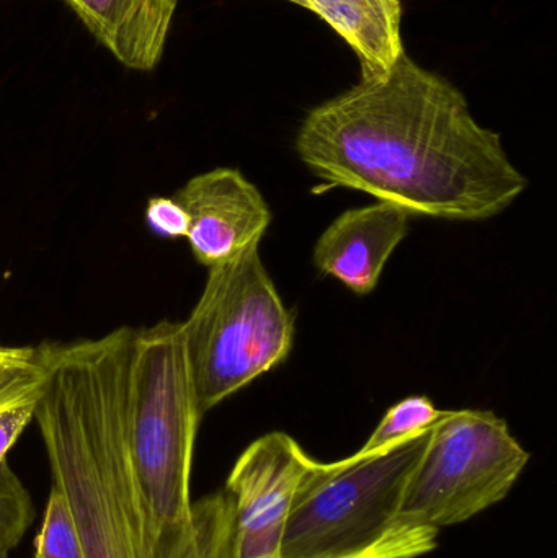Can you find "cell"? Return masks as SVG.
Returning a JSON list of instances; mask_svg holds the SVG:
<instances>
[{"label":"cell","instance_id":"6da1fadb","mask_svg":"<svg viewBox=\"0 0 557 558\" xmlns=\"http://www.w3.org/2000/svg\"><path fill=\"white\" fill-rule=\"evenodd\" d=\"M296 153L329 186L448 221L494 218L529 185L460 88L405 52L388 71H362L353 87L313 108Z\"/></svg>","mask_w":557,"mask_h":558},{"label":"cell","instance_id":"7a4b0ae2","mask_svg":"<svg viewBox=\"0 0 557 558\" xmlns=\"http://www.w3.org/2000/svg\"><path fill=\"white\" fill-rule=\"evenodd\" d=\"M133 328L58 344L36 407L52 484L77 524L85 558H235L234 498L192 504L183 523L154 526L128 446Z\"/></svg>","mask_w":557,"mask_h":558},{"label":"cell","instance_id":"3957f363","mask_svg":"<svg viewBox=\"0 0 557 558\" xmlns=\"http://www.w3.org/2000/svg\"><path fill=\"white\" fill-rule=\"evenodd\" d=\"M431 432L372 454L314 461L294 494L280 558H419L435 550L438 533L401 517Z\"/></svg>","mask_w":557,"mask_h":558},{"label":"cell","instance_id":"277c9868","mask_svg":"<svg viewBox=\"0 0 557 558\" xmlns=\"http://www.w3.org/2000/svg\"><path fill=\"white\" fill-rule=\"evenodd\" d=\"M203 415L180 322L134 330L128 374V446L154 526L192 514L193 451Z\"/></svg>","mask_w":557,"mask_h":558},{"label":"cell","instance_id":"5b68a950","mask_svg":"<svg viewBox=\"0 0 557 558\" xmlns=\"http://www.w3.org/2000/svg\"><path fill=\"white\" fill-rule=\"evenodd\" d=\"M180 324L202 415L280 366L293 348L294 314L262 262L261 245L209 268L195 308Z\"/></svg>","mask_w":557,"mask_h":558},{"label":"cell","instance_id":"8992f818","mask_svg":"<svg viewBox=\"0 0 557 558\" xmlns=\"http://www.w3.org/2000/svg\"><path fill=\"white\" fill-rule=\"evenodd\" d=\"M529 462L530 452L496 413L445 410L409 481L402 520L435 533L470 521L502 501Z\"/></svg>","mask_w":557,"mask_h":558},{"label":"cell","instance_id":"52a82bcc","mask_svg":"<svg viewBox=\"0 0 557 558\" xmlns=\"http://www.w3.org/2000/svg\"><path fill=\"white\" fill-rule=\"evenodd\" d=\"M314 461L283 432L261 436L239 456L226 482L234 498L235 558H280L294 494Z\"/></svg>","mask_w":557,"mask_h":558},{"label":"cell","instance_id":"ba28073f","mask_svg":"<svg viewBox=\"0 0 557 558\" xmlns=\"http://www.w3.org/2000/svg\"><path fill=\"white\" fill-rule=\"evenodd\" d=\"M189 216L186 241L203 267L228 264L261 245L271 211L261 190L239 170L199 173L173 196Z\"/></svg>","mask_w":557,"mask_h":558},{"label":"cell","instance_id":"9c48e42d","mask_svg":"<svg viewBox=\"0 0 557 558\" xmlns=\"http://www.w3.org/2000/svg\"><path fill=\"white\" fill-rule=\"evenodd\" d=\"M411 218L404 208L388 202L342 213L317 239L314 267L356 295L370 294L408 235Z\"/></svg>","mask_w":557,"mask_h":558},{"label":"cell","instance_id":"30bf717a","mask_svg":"<svg viewBox=\"0 0 557 558\" xmlns=\"http://www.w3.org/2000/svg\"><path fill=\"white\" fill-rule=\"evenodd\" d=\"M120 64L154 71L162 59L177 0H62Z\"/></svg>","mask_w":557,"mask_h":558},{"label":"cell","instance_id":"8fae6325","mask_svg":"<svg viewBox=\"0 0 557 558\" xmlns=\"http://www.w3.org/2000/svg\"><path fill=\"white\" fill-rule=\"evenodd\" d=\"M359 58L362 71H388L402 54L401 0H304Z\"/></svg>","mask_w":557,"mask_h":558},{"label":"cell","instance_id":"7c38bea8","mask_svg":"<svg viewBox=\"0 0 557 558\" xmlns=\"http://www.w3.org/2000/svg\"><path fill=\"white\" fill-rule=\"evenodd\" d=\"M56 351V343L0 344V410L41 397Z\"/></svg>","mask_w":557,"mask_h":558},{"label":"cell","instance_id":"4fadbf2b","mask_svg":"<svg viewBox=\"0 0 557 558\" xmlns=\"http://www.w3.org/2000/svg\"><path fill=\"white\" fill-rule=\"evenodd\" d=\"M428 397L411 396L392 405L366 439L359 454H372L432 428L444 416Z\"/></svg>","mask_w":557,"mask_h":558},{"label":"cell","instance_id":"5bb4252c","mask_svg":"<svg viewBox=\"0 0 557 558\" xmlns=\"http://www.w3.org/2000/svg\"><path fill=\"white\" fill-rule=\"evenodd\" d=\"M33 558H85L74 514L58 485H51Z\"/></svg>","mask_w":557,"mask_h":558},{"label":"cell","instance_id":"9a60e30c","mask_svg":"<svg viewBox=\"0 0 557 558\" xmlns=\"http://www.w3.org/2000/svg\"><path fill=\"white\" fill-rule=\"evenodd\" d=\"M35 520L32 495L12 471L0 462V558H9Z\"/></svg>","mask_w":557,"mask_h":558},{"label":"cell","instance_id":"2e32d148","mask_svg":"<svg viewBox=\"0 0 557 558\" xmlns=\"http://www.w3.org/2000/svg\"><path fill=\"white\" fill-rule=\"evenodd\" d=\"M147 228L162 239H185L189 232V216L175 198L153 196L144 213Z\"/></svg>","mask_w":557,"mask_h":558},{"label":"cell","instance_id":"e0dca14e","mask_svg":"<svg viewBox=\"0 0 557 558\" xmlns=\"http://www.w3.org/2000/svg\"><path fill=\"white\" fill-rule=\"evenodd\" d=\"M38 400H26L0 410V462L7 461L10 449L19 441L26 426L35 420Z\"/></svg>","mask_w":557,"mask_h":558},{"label":"cell","instance_id":"ac0fdd59","mask_svg":"<svg viewBox=\"0 0 557 558\" xmlns=\"http://www.w3.org/2000/svg\"><path fill=\"white\" fill-rule=\"evenodd\" d=\"M288 2L296 3V5H301L304 7V9H306V2H304V0H288Z\"/></svg>","mask_w":557,"mask_h":558}]
</instances>
